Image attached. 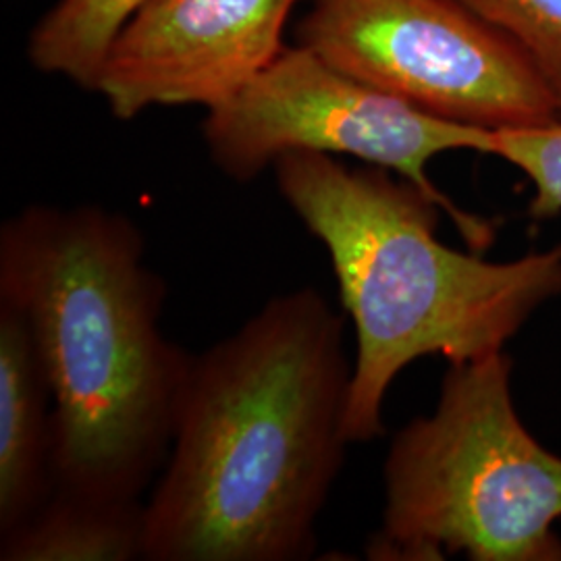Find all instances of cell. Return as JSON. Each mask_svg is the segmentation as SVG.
I'll use <instances>...</instances> for the list:
<instances>
[{
  "label": "cell",
  "mask_w": 561,
  "mask_h": 561,
  "mask_svg": "<svg viewBox=\"0 0 561 561\" xmlns=\"http://www.w3.org/2000/svg\"><path fill=\"white\" fill-rule=\"evenodd\" d=\"M352 366L319 289L266 301L194 354L144 561H300L345 460Z\"/></svg>",
  "instance_id": "6da1fadb"
},
{
  "label": "cell",
  "mask_w": 561,
  "mask_h": 561,
  "mask_svg": "<svg viewBox=\"0 0 561 561\" xmlns=\"http://www.w3.org/2000/svg\"><path fill=\"white\" fill-rule=\"evenodd\" d=\"M140 227L25 206L0 227V301L30 327L55 408L57 491L138 502L167 461L194 354L162 333Z\"/></svg>",
  "instance_id": "7a4b0ae2"
},
{
  "label": "cell",
  "mask_w": 561,
  "mask_h": 561,
  "mask_svg": "<svg viewBox=\"0 0 561 561\" xmlns=\"http://www.w3.org/2000/svg\"><path fill=\"white\" fill-rule=\"evenodd\" d=\"M273 169L287 206L327 248L356 331L343 424L350 445L381 437L385 398L405 366L507 352L561 296V245L486 261L443 243L442 204L387 169L304 150Z\"/></svg>",
  "instance_id": "3957f363"
},
{
  "label": "cell",
  "mask_w": 561,
  "mask_h": 561,
  "mask_svg": "<svg viewBox=\"0 0 561 561\" xmlns=\"http://www.w3.org/2000/svg\"><path fill=\"white\" fill-rule=\"evenodd\" d=\"M507 352L447 364L435 410L389 445L375 561H561V456L522 422Z\"/></svg>",
  "instance_id": "277c9868"
},
{
  "label": "cell",
  "mask_w": 561,
  "mask_h": 561,
  "mask_svg": "<svg viewBox=\"0 0 561 561\" xmlns=\"http://www.w3.org/2000/svg\"><path fill=\"white\" fill-rule=\"evenodd\" d=\"M208 154L231 180H256L287 152L345 154L419 185L474 252L495 241V225L463 210L435 185L428 164L447 152L491 157L493 131L433 117L362 83L306 46L283 48L236 96L202 123Z\"/></svg>",
  "instance_id": "5b68a950"
},
{
  "label": "cell",
  "mask_w": 561,
  "mask_h": 561,
  "mask_svg": "<svg viewBox=\"0 0 561 561\" xmlns=\"http://www.w3.org/2000/svg\"><path fill=\"white\" fill-rule=\"evenodd\" d=\"M298 44L439 119L486 131L561 119L533 59L460 0H314Z\"/></svg>",
  "instance_id": "8992f818"
},
{
  "label": "cell",
  "mask_w": 561,
  "mask_h": 561,
  "mask_svg": "<svg viewBox=\"0 0 561 561\" xmlns=\"http://www.w3.org/2000/svg\"><path fill=\"white\" fill-rule=\"evenodd\" d=\"M298 0H146L111 42L94 92L117 119L152 106L206 111L273 60Z\"/></svg>",
  "instance_id": "52a82bcc"
},
{
  "label": "cell",
  "mask_w": 561,
  "mask_h": 561,
  "mask_svg": "<svg viewBox=\"0 0 561 561\" xmlns=\"http://www.w3.org/2000/svg\"><path fill=\"white\" fill-rule=\"evenodd\" d=\"M55 408L30 327L0 301V537L55 493Z\"/></svg>",
  "instance_id": "ba28073f"
},
{
  "label": "cell",
  "mask_w": 561,
  "mask_h": 561,
  "mask_svg": "<svg viewBox=\"0 0 561 561\" xmlns=\"http://www.w3.org/2000/svg\"><path fill=\"white\" fill-rule=\"evenodd\" d=\"M144 502H108L57 491L0 537V561L144 560Z\"/></svg>",
  "instance_id": "9c48e42d"
},
{
  "label": "cell",
  "mask_w": 561,
  "mask_h": 561,
  "mask_svg": "<svg viewBox=\"0 0 561 561\" xmlns=\"http://www.w3.org/2000/svg\"><path fill=\"white\" fill-rule=\"evenodd\" d=\"M144 2L57 0L32 30L27 57L42 73L67 78L94 92L111 42Z\"/></svg>",
  "instance_id": "30bf717a"
},
{
  "label": "cell",
  "mask_w": 561,
  "mask_h": 561,
  "mask_svg": "<svg viewBox=\"0 0 561 561\" xmlns=\"http://www.w3.org/2000/svg\"><path fill=\"white\" fill-rule=\"evenodd\" d=\"M533 59L561 111V0H460Z\"/></svg>",
  "instance_id": "8fae6325"
},
{
  "label": "cell",
  "mask_w": 561,
  "mask_h": 561,
  "mask_svg": "<svg viewBox=\"0 0 561 561\" xmlns=\"http://www.w3.org/2000/svg\"><path fill=\"white\" fill-rule=\"evenodd\" d=\"M491 157L516 167L533 185L530 221H553L561 215V119L520 129L493 131Z\"/></svg>",
  "instance_id": "7c38bea8"
}]
</instances>
